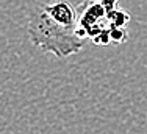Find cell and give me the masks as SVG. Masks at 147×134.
<instances>
[{
	"instance_id": "7a4b0ae2",
	"label": "cell",
	"mask_w": 147,
	"mask_h": 134,
	"mask_svg": "<svg viewBox=\"0 0 147 134\" xmlns=\"http://www.w3.org/2000/svg\"><path fill=\"white\" fill-rule=\"evenodd\" d=\"M127 31L125 28H113L111 30V39H113V44H124L127 42Z\"/></svg>"
},
{
	"instance_id": "6da1fadb",
	"label": "cell",
	"mask_w": 147,
	"mask_h": 134,
	"mask_svg": "<svg viewBox=\"0 0 147 134\" xmlns=\"http://www.w3.org/2000/svg\"><path fill=\"white\" fill-rule=\"evenodd\" d=\"M85 0H47L33 9L28 20V36L34 47L57 58L78 53L85 39L78 33L80 6Z\"/></svg>"
}]
</instances>
